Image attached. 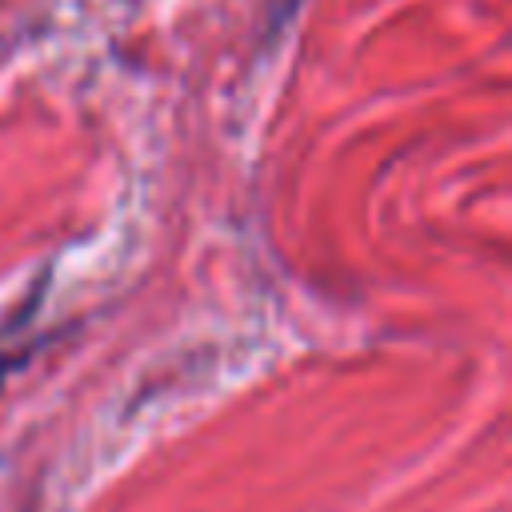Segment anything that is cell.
I'll use <instances>...</instances> for the list:
<instances>
[]
</instances>
